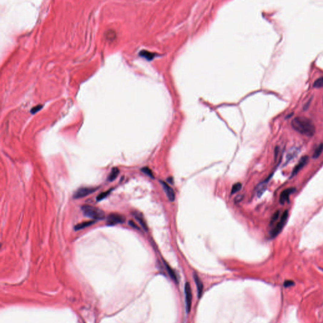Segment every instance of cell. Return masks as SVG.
Segmentation results:
<instances>
[{
    "mask_svg": "<svg viewBox=\"0 0 323 323\" xmlns=\"http://www.w3.org/2000/svg\"><path fill=\"white\" fill-rule=\"evenodd\" d=\"M294 285V282L291 280H287L284 283V286L285 287H289Z\"/></svg>",
    "mask_w": 323,
    "mask_h": 323,
    "instance_id": "7402d4cb",
    "label": "cell"
},
{
    "mask_svg": "<svg viewBox=\"0 0 323 323\" xmlns=\"http://www.w3.org/2000/svg\"><path fill=\"white\" fill-rule=\"evenodd\" d=\"M42 107V105H37V106H35V107H34V108H32V109L31 110V112L32 114H35V112L39 111L41 108Z\"/></svg>",
    "mask_w": 323,
    "mask_h": 323,
    "instance_id": "603a6c76",
    "label": "cell"
},
{
    "mask_svg": "<svg viewBox=\"0 0 323 323\" xmlns=\"http://www.w3.org/2000/svg\"><path fill=\"white\" fill-rule=\"evenodd\" d=\"M266 182H264L263 183L260 184L258 186V188H257V195L258 197H260L261 195H262L264 192L266 191Z\"/></svg>",
    "mask_w": 323,
    "mask_h": 323,
    "instance_id": "5bb4252c",
    "label": "cell"
},
{
    "mask_svg": "<svg viewBox=\"0 0 323 323\" xmlns=\"http://www.w3.org/2000/svg\"><path fill=\"white\" fill-rule=\"evenodd\" d=\"M241 188H242V184L240 182H237L234 184V186H232V191H231V195H234L237 193L238 191H239L241 190Z\"/></svg>",
    "mask_w": 323,
    "mask_h": 323,
    "instance_id": "e0dca14e",
    "label": "cell"
},
{
    "mask_svg": "<svg viewBox=\"0 0 323 323\" xmlns=\"http://www.w3.org/2000/svg\"><path fill=\"white\" fill-rule=\"evenodd\" d=\"M322 151H323V144L321 143V144L319 145L317 147V148L315 149V150L314 152V153H313L312 157L314 158H315V159L318 158L321 155Z\"/></svg>",
    "mask_w": 323,
    "mask_h": 323,
    "instance_id": "4fadbf2b",
    "label": "cell"
},
{
    "mask_svg": "<svg viewBox=\"0 0 323 323\" xmlns=\"http://www.w3.org/2000/svg\"><path fill=\"white\" fill-rule=\"evenodd\" d=\"M308 161H309V158L307 156H304L300 159L298 164L294 168V170L293 171H292L291 174V177H294L306 165L307 162H308Z\"/></svg>",
    "mask_w": 323,
    "mask_h": 323,
    "instance_id": "52a82bcc",
    "label": "cell"
},
{
    "mask_svg": "<svg viewBox=\"0 0 323 323\" xmlns=\"http://www.w3.org/2000/svg\"><path fill=\"white\" fill-rule=\"evenodd\" d=\"M280 211H276V212L273 214V217H272V218H271V222H270V225H273V224H275V221H277V220H278V218H279V217H280Z\"/></svg>",
    "mask_w": 323,
    "mask_h": 323,
    "instance_id": "ffe728a7",
    "label": "cell"
},
{
    "mask_svg": "<svg viewBox=\"0 0 323 323\" xmlns=\"http://www.w3.org/2000/svg\"><path fill=\"white\" fill-rule=\"evenodd\" d=\"M291 126L296 132L305 136L311 137L316 132L312 121L305 117H297L291 122Z\"/></svg>",
    "mask_w": 323,
    "mask_h": 323,
    "instance_id": "6da1fadb",
    "label": "cell"
},
{
    "mask_svg": "<svg viewBox=\"0 0 323 323\" xmlns=\"http://www.w3.org/2000/svg\"><path fill=\"white\" fill-rule=\"evenodd\" d=\"M129 225H130L131 226H132L133 227H134V228H137V229H139V228L138 227L137 225H136V224H135V223H134L133 221H129Z\"/></svg>",
    "mask_w": 323,
    "mask_h": 323,
    "instance_id": "d4e9b609",
    "label": "cell"
},
{
    "mask_svg": "<svg viewBox=\"0 0 323 323\" xmlns=\"http://www.w3.org/2000/svg\"><path fill=\"white\" fill-rule=\"evenodd\" d=\"M135 218L136 219L138 220V221L140 223V224L141 225V226L143 227V228L145 230V231H148V227L147 225V224H146V222L145 221V220H143V218L142 217L141 215H135Z\"/></svg>",
    "mask_w": 323,
    "mask_h": 323,
    "instance_id": "9a60e30c",
    "label": "cell"
},
{
    "mask_svg": "<svg viewBox=\"0 0 323 323\" xmlns=\"http://www.w3.org/2000/svg\"><path fill=\"white\" fill-rule=\"evenodd\" d=\"M288 217V211H285L280 217V219L278 221L276 225L274 227V228L271 230L270 232V236L272 238H275L277 236L281 231L283 228V227L285 225L287 221Z\"/></svg>",
    "mask_w": 323,
    "mask_h": 323,
    "instance_id": "3957f363",
    "label": "cell"
},
{
    "mask_svg": "<svg viewBox=\"0 0 323 323\" xmlns=\"http://www.w3.org/2000/svg\"><path fill=\"white\" fill-rule=\"evenodd\" d=\"M243 197H244L243 195H239V196H237L235 198V201L237 202H237H240L241 201H242V199H243Z\"/></svg>",
    "mask_w": 323,
    "mask_h": 323,
    "instance_id": "cb8c5ba5",
    "label": "cell"
},
{
    "mask_svg": "<svg viewBox=\"0 0 323 323\" xmlns=\"http://www.w3.org/2000/svg\"><path fill=\"white\" fill-rule=\"evenodd\" d=\"M111 192V190H109V191H105V192H103V193H101L100 195H98V196L97 197V200L98 201H100L102 200V199H104V198H105L107 196H108L109 195V193Z\"/></svg>",
    "mask_w": 323,
    "mask_h": 323,
    "instance_id": "ac0fdd59",
    "label": "cell"
},
{
    "mask_svg": "<svg viewBox=\"0 0 323 323\" xmlns=\"http://www.w3.org/2000/svg\"><path fill=\"white\" fill-rule=\"evenodd\" d=\"M164 264L165 265V267H166V269H167V271L168 272V273L169 274V275H170V276L171 277L172 279H173L174 280H175L176 282H178V278H177V276L174 273V271L172 270V269L169 266V265H168L165 261H164Z\"/></svg>",
    "mask_w": 323,
    "mask_h": 323,
    "instance_id": "2e32d148",
    "label": "cell"
},
{
    "mask_svg": "<svg viewBox=\"0 0 323 323\" xmlns=\"http://www.w3.org/2000/svg\"><path fill=\"white\" fill-rule=\"evenodd\" d=\"M119 174V169L118 168H116V167L113 168L111 172L110 173V174H109V175L108 177V180L109 181H114L115 179H116L118 178Z\"/></svg>",
    "mask_w": 323,
    "mask_h": 323,
    "instance_id": "7c38bea8",
    "label": "cell"
},
{
    "mask_svg": "<svg viewBox=\"0 0 323 323\" xmlns=\"http://www.w3.org/2000/svg\"><path fill=\"white\" fill-rule=\"evenodd\" d=\"M82 210L85 216L93 220H102L105 218L104 211L97 207L90 205H84L82 207Z\"/></svg>",
    "mask_w": 323,
    "mask_h": 323,
    "instance_id": "7a4b0ae2",
    "label": "cell"
},
{
    "mask_svg": "<svg viewBox=\"0 0 323 323\" xmlns=\"http://www.w3.org/2000/svg\"><path fill=\"white\" fill-rule=\"evenodd\" d=\"M160 183L164 188V191L165 192L168 200L170 201H174L175 200V193H174V190L172 189V188L170 186H168L166 182L164 181H160Z\"/></svg>",
    "mask_w": 323,
    "mask_h": 323,
    "instance_id": "ba28073f",
    "label": "cell"
},
{
    "mask_svg": "<svg viewBox=\"0 0 323 323\" xmlns=\"http://www.w3.org/2000/svg\"><path fill=\"white\" fill-rule=\"evenodd\" d=\"M314 87L315 88H322L323 87V77H321L314 82Z\"/></svg>",
    "mask_w": 323,
    "mask_h": 323,
    "instance_id": "d6986e66",
    "label": "cell"
},
{
    "mask_svg": "<svg viewBox=\"0 0 323 323\" xmlns=\"http://www.w3.org/2000/svg\"><path fill=\"white\" fill-rule=\"evenodd\" d=\"M295 188H288L283 191L280 196V203L283 205L284 203H285L286 202L288 201L290 195L295 191Z\"/></svg>",
    "mask_w": 323,
    "mask_h": 323,
    "instance_id": "9c48e42d",
    "label": "cell"
},
{
    "mask_svg": "<svg viewBox=\"0 0 323 323\" xmlns=\"http://www.w3.org/2000/svg\"><path fill=\"white\" fill-rule=\"evenodd\" d=\"M125 221V217L118 213H111L107 218V224L111 226L122 224Z\"/></svg>",
    "mask_w": 323,
    "mask_h": 323,
    "instance_id": "277c9868",
    "label": "cell"
},
{
    "mask_svg": "<svg viewBox=\"0 0 323 323\" xmlns=\"http://www.w3.org/2000/svg\"><path fill=\"white\" fill-rule=\"evenodd\" d=\"M95 221H88L82 222V223H81V224H79L76 226H75V230H81V229H83V228L88 227H89L90 225H92L94 224H95Z\"/></svg>",
    "mask_w": 323,
    "mask_h": 323,
    "instance_id": "8fae6325",
    "label": "cell"
},
{
    "mask_svg": "<svg viewBox=\"0 0 323 323\" xmlns=\"http://www.w3.org/2000/svg\"><path fill=\"white\" fill-rule=\"evenodd\" d=\"M141 171L145 173V174H147V175H148L149 177H150V178H154V176H153V173H152V171L150 170V168H149L148 167H143L141 169Z\"/></svg>",
    "mask_w": 323,
    "mask_h": 323,
    "instance_id": "44dd1931",
    "label": "cell"
},
{
    "mask_svg": "<svg viewBox=\"0 0 323 323\" xmlns=\"http://www.w3.org/2000/svg\"><path fill=\"white\" fill-rule=\"evenodd\" d=\"M97 190V188H91V187L81 188H79L76 191H75V193L73 195V198L75 199L82 198L92 193H94V192Z\"/></svg>",
    "mask_w": 323,
    "mask_h": 323,
    "instance_id": "5b68a950",
    "label": "cell"
},
{
    "mask_svg": "<svg viewBox=\"0 0 323 323\" xmlns=\"http://www.w3.org/2000/svg\"><path fill=\"white\" fill-rule=\"evenodd\" d=\"M194 280L196 282V287H197V290H198V297L200 298L202 294H203V285L199 279V278L198 276L197 275H194Z\"/></svg>",
    "mask_w": 323,
    "mask_h": 323,
    "instance_id": "30bf717a",
    "label": "cell"
},
{
    "mask_svg": "<svg viewBox=\"0 0 323 323\" xmlns=\"http://www.w3.org/2000/svg\"><path fill=\"white\" fill-rule=\"evenodd\" d=\"M184 292H185V302H186V310L187 313H189L191 311V304H192V291L190 286V284L188 282H186L184 288Z\"/></svg>",
    "mask_w": 323,
    "mask_h": 323,
    "instance_id": "8992f818",
    "label": "cell"
}]
</instances>
